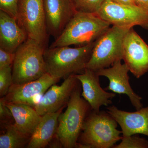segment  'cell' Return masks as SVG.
<instances>
[{
    "label": "cell",
    "mask_w": 148,
    "mask_h": 148,
    "mask_svg": "<svg viewBox=\"0 0 148 148\" xmlns=\"http://www.w3.org/2000/svg\"><path fill=\"white\" fill-rule=\"evenodd\" d=\"M94 43L76 48L65 46L46 49L44 56L47 73L59 79L71 74L82 73L90 59Z\"/></svg>",
    "instance_id": "6da1fadb"
},
{
    "label": "cell",
    "mask_w": 148,
    "mask_h": 148,
    "mask_svg": "<svg viewBox=\"0 0 148 148\" xmlns=\"http://www.w3.org/2000/svg\"><path fill=\"white\" fill-rule=\"evenodd\" d=\"M111 25L95 14L77 12L50 47L88 44L95 42Z\"/></svg>",
    "instance_id": "7a4b0ae2"
},
{
    "label": "cell",
    "mask_w": 148,
    "mask_h": 148,
    "mask_svg": "<svg viewBox=\"0 0 148 148\" xmlns=\"http://www.w3.org/2000/svg\"><path fill=\"white\" fill-rule=\"evenodd\" d=\"M78 84L64 113L58 118L56 137L65 148H79L77 143L90 105L81 97L80 88Z\"/></svg>",
    "instance_id": "3957f363"
},
{
    "label": "cell",
    "mask_w": 148,
    "mask_h": 148,
    "mask_svg": "<svg viewBox=\"0 0 148 148\" xmlns=\"http://www.w3.org/2000/svg\"><path fill=\"white\" fill-rule=\"evenodd\" d=\"M46 48L29 38L18 47L12 66L14 84L34 81L47 73L44 56Z\"/></svg>",
    "instance_id": "277c9868"
},
{
    "label": "cell",
    "mask_w": 148,
    "mask_h": 148,
    "mask_svg": "<svg viewBox=\"0 0 148 148\" xmlns=\"http://www.w3.org/2000/svg\"><path fill=\"white\" fill-rule=\"evenodd\" d=\"M117 126L108 112L93 111L85 120L79 143L86 148H113L122 139Z\"/></svg>",
    "instance_id": "5b68a950"
},
{
    "label": "cell",
    "mask_w": 148,
    "mask_h": 148,
    "mask_svg": "<svg viewBox=\"0 0 148 148\" xmlns=\"http://www.w3.org/2000/svg\"><path fill=\"white\" fill-rule=\"evenodd\" d=\"M130 28L112 25L100 36L95 41L86 69L96 72L123 60L125 37Z\"/></svg>",
    "instance_id": "8992f818"
},
{
    "label": "cell",
    "mask_w": 148,
    "mask_h": 148,
    "mask_svg": "<svg viewBox=\"0 0 148 148\" xmlns=\"http://www.w3.org/2000/svg\"><path fill=\"white\" fill-rule=\"evenodd\" d=\"M17 21L29 38L47 46V29L43 0H19Z\"/></svg>",
    "instance_id": "52a82bcc"
},
{
    "label": "cell",
    "mask_w": 148,
    "mask_h": 148,
    "mask_svg": "<svg viewBox=\"0 0 148 148\" xmlns=\"http://www.w3.org/2000/svg\"><path fill=\"white\" fill-rule=\"evenodd\" d=\"M96 15L111 25L148 29V10L136 5L121 4L105 0Z\"/></svg>",
    "instance_id": "ba28073f"
},
{
    "label": "cell",
    "mask_w": 148,
    "mask_h": 148,
    "mask_svg": "<svg viewBox=\"0 0 148 148\" xmlns=\"http://www.w3.org/2000/svg\"><path fill=\"white\" fill-rule=\"evenodd\" d=\"M59 80L47 73L33 81L23 84H12L7 94L3 97L6 103L24 104L34 108L47 90Z\"/></svg>",
    "instance_id": "9c48e42d"
},
{
    "label": "cell",
    "mask_w": 148,
    "mask_h": 148,
    "mask_svg": "<svg viewBox=\"0 0 148 148\" xmlns=\"http://www.w3.org/2000/svg\"><path fill=\"white\" fill-rule=\"evenodd\" d=\"M123 60L137 78L148 71V45L133 27L125 37Z\"/></svg>",
    "instance_id": "30bf717a"
},
{
    "label": "cell",
    "mask_w": 148,
    "mask_h": 148,
    "mask_svg": "<svg viewBox=\"0 0 148 148\" xmlns=\"http://www.w3.org/2000/svg\"><path fill=\"white\" fill-rule=\"evenodd\" d=\"M76 75H70L61 85L53 84L47 90L34 107L39 115L55 112L68 104L79 82Z\"/></svg>",
    "instance_id": "8fae6325"
},
{
    "label": "cell",
    "mask_w": 148,
    "mask_h": 148,
    "mask_svg": "<svg viewBox=\"0 0 148 148\" xmlns=\"http://www.w3.org/2000/svg\"><path fill=\"white\" fill-rule=\"evenodd\" d=\"M121 61H117L111 67L101 69L96 73L99 76L106 77L108 79L109 84L106 90L127 95L133 107L137 110H140L143 108L142 98L132 90L129 82V69L125 63L122 64Z\"/></svg>",
    "instance_id": "7c38bea8"
},
{
    "label": "cell",
    "mask_w": 148,
    "mask_h": 148,
    "mask_svg": "<svg viewBox=\"0 0 148 148\" xmlns=\"http://www.w3.org/2000/svg\"><path fill=\"white\" fill-rule=\"evenodd\" d=\"M47 29L56 39L77 12L72 0H43Z\"/></svg>",
    "instance_id": "4fadbf2b"
},
{
    "label": "cell",
    "mask_w": 148,
    "mask_h": 148,
    "mask_svg": "<svg viewBox=\"0 0 148 148\" xmlns=\"http://www.w3.org/2000/svg\"><path fill=\"white\" fill-rule=\"evenodd\" d=\"M77 78L82 86V96L95 112H99L103 106H108L112 104V99L115 97L113 92H107L100 85L99 76L96 72L85 69L82 73L76 74Z\"/></svg>",
    "instance_id": "5bb4252c"
},
{
    "label": "cell",
    "mask_w": 148,
    "mask_h": 148,
    "mask_svg": "<svg viewBox=\"0 0 148 148\" xmlns=\"http://www.w3.org/2000/svg\"><path fill=\"white\" fill-rule=\"evenodd\" d=\"M107 109L121 127L123 137L140 134L148 136V106L133 112L120 110L114 106Z\"/></svg>",
    "instance_id": "9a60e30c"
},
{
    "label": "cell",
    "mask_w": 148,
    "mask_h": 148,
    "mask_svg": "<svg viewBox=\"0 0 148 148\" xmlns=\"http://www.w3.org/2000/svg\"><path fill=\"white\" fill-rule=\"evenodd\" d=\"M27 38V34L17 20L0 10V48L15 53Z\"/></svg>",
    "instance_id": "2e32d148"
},
{
    "label": "cell",
    "mask_w": 148,
    "mask_h": 148,
    "mask_svg": "<svg viewBox=\"0 0 148 148\" xmlns=\"http://www.w3.org/2000/svg\"><path fill=\"white\" fill-rule=\"evenodd\" d=\"M64 108L42 116L40 121L30 138L27 148H44L49 144L56 134L58 117Z\"/></svg>",
    "instance_id": "e0dca14e"
},
{
    "label": "cell",
    "mask_w": 148,
    "mask_h": 148,
    "mask_svg": "<svg viewBox=\"0 0 148 148\" xmlns=\"http://www.w3.org/2000/svg\"><path fill=\"white\" fill-rule=\"evenodd\" d=\"M5 104L12 113L15 127L22 133L31 137L42 116L32 106L21 104Z\"/></svg>",
    "instance_id": "ac0fdd59"
},
{
    "label": "cell",
    "mask_w": 148,
    "mask_h": 148,
    "mask_svg": "<svg viewBox=\"0 0 148 148\" xmlns=\"http://www.w3.org/2000/svg\"><path fill=\"white\" fill-rule=\"evenodd\" d=\"M5 127L6 132L0 136V148H23L27 147L31 137L19 131L12 123L5 124Z\"/></svg>",
    "instance_id": "d6986e66"
},
{
    "label": "cell",
    "mask_w": 148,
    "mask_h": 148,
    "mask_svg": "<svg viewBox=\"0 0 148 148\" xmlns=\"http://www.w3.org/2000/svg\"><path fill=\"white\" fill-rule=\"evenodd\" d=\"M78 12L96 14L105 0H72Z\"/></svg>",
    "instance_id": "ffe728a7"
},
{
    "label": "cell",
    "mask_w": 148,
    "mask_h": 148,
    "mask_svg": "<svg viewBox=\"0 0 148 148\" xmlns=\"http://www.w3.org/2000/svg\"><path fill=\"white\" fill-rule=\"evenodd\" d=\"M119 144L115 145L114 148H148V141L139 135H134L123 137Z\"/></svg>",
    "instance_id": "44dd1931"
},
{
    "label": "cell",
    "mask_w": 148,
    "mask_h": 148,
    "mask_svg": "<svg viewBox=\"0 0 148 148\" xmlns=\"http://www.w3.org/2000/svg\"><path fill=\"white\" fill-rule=\"evenodd\" d=\"M13 84L12 66L0 69V96L4 97Z\"/></svg>",
    "instance_id": "7402d4cb"
},
{
    "label": "cell",
    "mask_w": 148,
    "mask_h": 148,
    "mask_svg": "<svg viewBox=\"0 0 148 148\" xmlns=\"http://www.w3.org/2000/svg\"><path fill=\"white\" fill-rule=\"evenodd\" d=\"M19 0H0V10L17 20Z\"/></svg>",
    "instance_id": "603a6c76"
},
{
    "label": "cell",
    "mask_w": 148,
    "mask_h": 148,
    "mask_svg": "<svg viewBox=\"0 0 148 148\" xmlns=\"http://www.w3.org/2000/svg\"><path fill=\"white\" fill-rule=\"evenodd\" d=\"M15 53H12L0 48V69L12 66Z\"/></svg>",
    "instance_id": "cb8c5ba5"
},
{
    "label": "cell",
    "mask_w": 148,
    "mask_h": 148,
    "mask_svg": "<svg viewBox=\"0 0 148 148\" xmlns=\"http://www.w3.org/2000/svg\"><path fill=\"white\" fill-rule=\"evenodd\" d=\"M0 119L1 121L5 122L13 119L11 112L6 105L3 97H1L0 99Z\"/></svg>",
    "instance_id": "d4e9b609"
},
{
    "label": "cell",
    "mask_w": 148,
    "mask_h": 148,
    "mask_svg": "<svg viewBox=\"0 0 148 148\" xmlns=\"http://www.w3.org/2000/svg\"><path fill=\"white\" fill-rule=\"evenodd\" d=\"M135 5L148 10V0H134Z\"/></svg>",
    "instance_id": "484cf974"
},
{
    "label": "cell",
    "mask_w": 148,
    "mask_h": 148,
    "mask_svg": "<svg viewBox=\"0 0 148 148\" xmlns=\"http://www.w3.org/2000/svg\"><path fill=\"white\" fill-rule=\"evenodd\" d=\"M114 2L121 4L135 5L134 0H110Z\"/></svg>",
    "instance_id": "4316f807"
}]
</instances>
